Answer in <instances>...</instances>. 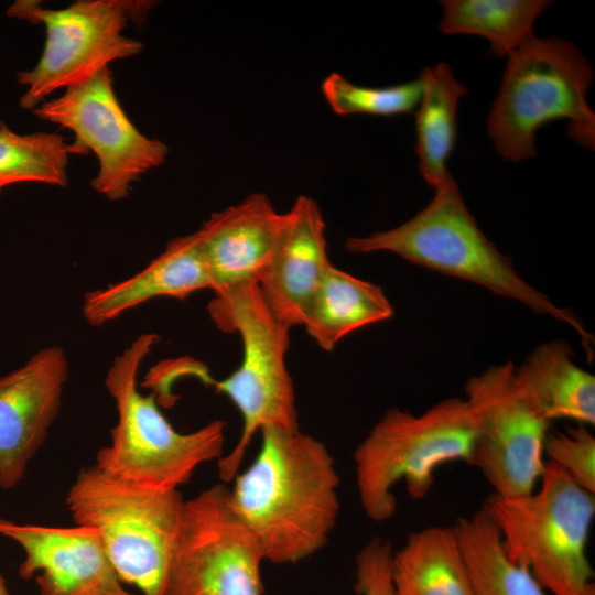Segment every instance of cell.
<instances>
[{"instance_id": "cell-1", "label": "cell", "mask_w": 595, "mask_h": 595, "mask_svg": "<svg viewBox=\"0 0 595 595\" xmlns=\"http://www.w3.org/2000/svg\"><path fill=\"white\" fill-rule=\"evenodd\" d=\"M255 461L238 473L229 504L261 544L264 559L298 563L328 541L338 512L339 476L324 443L267 426Z\"/></svg>"}, {"instance_id": "cell-2", "label": "cell", "mask_w": 595, "mask_h": 595, "mask_svg": "<svg viewBox=\"0 0 595 595\" xmlns=\"http://www.w3.org/2000/svg\"><path fill=\"white\" fill-rule=\"evenodd\" d=\"M431 202L402 225L368 236L349 237L351 253L392 252L430 270L469 281L491 293L519 302L537 314L572 327L581 338L588 363L594 337L570 309L556 305L524 281L512 260L501 253L480 230L451 175L434 188Z\"/></svg>"}, {"instance_id": "cell-3", "label": "cell", "mask_w": 595, "mask_h": 595, "mask_svg": "<svg viewBox=\"0 0 595 595\" xmlns=\"http://www.w3.org/2000/svg\"><path fill=\"white\" fill-rule=\"evenodd\" d=\"M159 336L141 334L119 356L105 385L117 408L111 442L99 450L95 465L117 479L156 490L178 489L204 463L224 453L226 422L214 420L182 433L160 411L155 394H142L138 374Z\"/></svg>"}, {"instance_id": "cell-4", "label": "cell", "mask_w": 595, "mask_h": 595, "mask_svg": "<svg viewBox=\"0 0 595 595\" xmlns=\"http://www.w3.org/2000/svg\"><path fill=\"white\" fill-rule=\"evenodd\" d=\"M482 509L496 526L509 558L549 595H585L594 571L587 542L595 494L547 462L537 487L520 497L491 494Z\"/></svg>"}, {"instance_id": "cell-5", "label": "cell", "mask_w": 595, "mask_h": 595, "mask_svg": "<svg viewBox=\"0 0 595 595\" xmlns=\"http://www.w3.org/2000/svg\"><path fill=\"white\" fill-rule=\"evenodd\" d=\"M593 68L563 39L531 36L511 54L487 117V132L501 158L519 162L536 154V132L567 120V134L594 149L595 115L586 101Z\"/></svg>"}, {"instance_id": "cell-6", "label": "cell", "mask_w": 595, "mask_h": 595, "mask_svg": "<svg viewBox=\"0 0 595 595\" xmlns=\"http://www.w3.org/2000/svg\"><path fill=\"white\" fill-rule=\"evenodd\" d=\"M476 425L465 399L447 398L422 412L388 410L354 453L356 487L365 515L375 522L397 510L393 487L404 480L413 499L424 498L436 470L470 463Z\"/></svg>"}, {"instance_id": "cell-7", "label": "cell", "mask_w": 595, "mask_h": 595, "mask_svg": "<svg viewBox=\"0 0 595 595\" xmlns=\"http://www.w3.org/2000/svg\"><path fill=\"white\" fill-rule=\"evenodd\" d=\"M207 311L217 328L237 333L242 345L241 363L227 378L216 381L198 375L226 394L242 419L238 442L217 461L219 478L229 483L258 432L267 426L299 429L295 392L285 363L291 328L271 314L256 283L215 293Z\"/></svg>"}, {"instance_id": "cell-8", "label": "cell", "mask_w": 595, "mask_h": 595, "mask_svg": "<svg viewBox=\"0 0 595 595\" xmlns=\"http://www.w3.org/2000/svg\"><path fill=\"white\" fill-rule=\"evenodd\" d=\"M66 505L75 524L97 530L123 584L140 595H163L185 505L178 489L140 487L94 464L78 473Z\"/></svg>"}, {"instance_id": "cell-9", "label": "cell", "mask_w": 595, "mask_h": 595, "mask_svg": "<svg viewBox=\"0 0 595 595\" xmlns=\"http://www.w3.org/2000/svg\"><path fill=\"white\" fill-rule=\"evenodd\" d=\"M154 4L145 0H79L63 9L44 8L34 0L11 4L8 17L41 23L46 34L35 67L17 74L18 83L26 87L21 108L33 111L53 91L138 55L143 44L122 32L130 22H143Z\"/></svg>"}, {"instance_id": "cell-10", "label": "cell", "mask_w": 595, "mask_h": 595, "mask_svg": "<svg viewBox=\"0 0 595 595\" xmlns=\"http://www.w3.org/2000/svg\"><path fill=\"white\" fill-rule=\"evenodd\" d=\"M476 436L469 465L500 497H520L538 485L545 464L549 422L519 383L510 361L488 367L465 385Z\"/></svg>"}, {"instance_id": "cell-11", "label": "cell", "mask_w": 595, "mask_h": 595, "mask_svg": "<svg viewBox=\"0 0 595 595\" xmlns=\"http://www.w3.org/2000/svg\"><path fill=\"white\" fill-rule=\"evenodd\" d=\"M264 554L215 484L185 500L163 595H262Z\"/></svg>"}, {"instance_id": "cell-12", "label": "cell", "mask_w": 595, "mask_h": 595, "mask_svg": "<svg viewBox=\"0 0 595 595\" xmlns=\"http://www.w3.org/2000/svg\"><path fill=\"white\" fill-rule=\"evenodd\" d=\"M37 118L71 130L74 145L98 159L91 187L111 201L126 198L132 183L164 163L169 148L141 133L125 112L113 89L110 67L58 98L43 101L33 111Z\"/></svg>"}, {"instance_id": "cell-13", "label": "cell", "mask_w": 595, "mask_h": 595, "mask_svg": "<svg viewBox=\"0 0 595 595\" xmlns=\"http://www.w3.org/2000/svg\"><path fill=\"white\" fill-rule=\"evenodd\" d=\"M68 377L60 346L34 354L0 377V487L12 488L24 476L55 421Z\"/></svg>"}, {"instance_id": "cell-14", "label": "cell", "mask_w": 595, "mask_h": 595, "mask_svg": "<svg viewBox=\"0 0 595 595\" xmlns=\"http://www.w3.org/2000/svg\"><path fill=\"white\" fill-rule=\"evenodd\" d=\"M0 536L24 551L19 575L40 595H129L94 528L46 527L0 518Z\"/></svg>"}, {"instance_id": "cell-15", "label": "cell", "mask_w": 595, "mask_h": 595, "mask_svg": "<svg viewBox=\"0 0 595 595\" xmlns=\"http://www.w3.org/2000/svg\"><path fill=\"white\" fill-rule=\"evenodd\" d=\"M284 213L263 193L212 214L196 231L210 290L258 284L275 252Z\"/></svg>"}, {"instance_id": "cell-16", "label": "cell", "mask_w": 595, "mask_h": 595, "mask_svg": "<svg viewBox=\"0 0 595 595\" xmlns=\"http://www.w3.org/2000/svg\"><path fill=\"white\" fill-rule=\"evenodd\" d=\"M331 264L321 208L311 197L299 196L284 213L279 244L258 283L271 314L290 328L303 326Z\"/></svg>"}, {"instance_id": "cell-17", "label": "cell", "mask_w": 595, "mask_h": 595, "mask_svg": "<svg viewBox=\"0 0 595 595\" xmlns=\"http://www.w3.org/2000/svg\"><path fill=\"white\" fill-rule=\"evenodd\" d=\"M210 289L196 231L171 240L164 251L134 275L86 293L83 316L100 326L155 298L185 299Z\"/></svg>"}, {"instance_id": "cell-18", "label": "cell", "mask_w": 595, "mask_h": 595, "mask_svg": "<svg viewBox=\"0 0 595 595\" xmlns=\"http://www.w3.org/2000/svg\"><path fill=\"white\" fill-rule=\"evenodd\" d=\"M564 340H551L534 348L515 367L516 377L542 415L549 421L571 420L595 424V377L574 361Z\"/></svg>"}, {"instance_id": "cell-19", "label": "cell", "mask_w": 595, "mask_h": 595, "mask_svg": "<svg viewBox=\"0 0 595 595\" xmlns=\"http://www.w3.org/2000/svg\"><path fill=\"white\" fill-rule=\"evenodd\" d=\"M391 578L396 595H473L454 527L410 533L392 553Z\"/></svg>"}, {"instance_id": "cell-20", "label": "cell", "mask_w": 595, "mask_h": 595, "mask_svg": "<svg viewBox=\"0 0 595 595\" xmlns=\"http://www.w3.org/2000/svg\"><path fill=\"white\" fill-rule=\"evenodd\" d=\"M393 309L379 285L328 267L303 326L323 350L329 351L349 334L389 320Z\"/></svg>"}, {"instance_id": "cell-21", "label": "cell", "mask_w": 595, "mask_h": 595, "mask_svg": "<svg viewBox=\"0 0 595 595\" xmlns=\"http://www.w3.org/2000/svg\"><path fill=\"white\" fill-rule=\"evenodd\" d=\"M419 78L422 95L416 110L415 151L420 174L435 188L451 176L446 163L456 139V110L467 89L445 63L424 67Z\"/></svg>"}, {"instance_id": "cell-22", "label": "cell", "mask_w": 595, "mask_h": 595, "mask_svg": "<svg viewBox=\"0 0 595 595\" xmlns=\"http://www.w3.org/2000/svg\"><path fill=\"white\" fill-rule=\"evenodd\" d=\"M468 569L473 595H549L507 554L494 522L480 508L453 526Z\"/></svg>"}, {"instance_id": "cell-23", "label": "cell", "mask_w": 595, "mask_h": 595, "mask_svg": "<svg viewBox=\"0 0 595 595\" xmlns=\"http://www.w3.org/2000/svg\"><path fill=\"white\" fill-rule=\"evenodd\" d=\"M550 3L545 0H443L440 30L446 34L483 36L500 58L533 36L534 22Z\"/></svg>"}, {"instance_id": "cell-24", "label": "cell", "mask_w": 595, "mask_h": 595, "mask_svg": "<svg viewBox=\"0 0 595 595\" xmlns=\"http://www.w3.org/2000/svg\"><path fill=\"white\" fill-rule=\"evenodd\" d=\"M72 154L84 153L57 133L19 134L0 121V193L18 183L66 186Z\"/></svg>"}, {"instance_id": "cell-25", "label": "cell", "mask_w": 595, "mask_h": 595, "mask_svg": "<svg viewBox=\"0 0 595 595\" xmlns=\"http://www.w3.org/2000/svg\"><path fill=\"white\" fill-rule=\"evenodd\" d=\"M322 93L331 109L339 116H396L418 108L422 83L418 77L400 85L365 87L350 83L338 73H332L323 80Z\"/></svg>"}, {"instance_id": "cell-26", "label": "cell", "mask_w": 595, "mask_h": 595, "mask_svg": "<svg viewBox=\"0 0 595 595\" xmlns=\"http://www.w3.org/2000/svg\"><path fill=\"white\" fill-rule=\"evenodd\" d=\"M544 458L564 470L575 483L595 494V436L589 426L576 424L564 432L549 431Z\"/></svg>"}, {"instance_id": "cell-27", "label": "cell", "mask_w": 595, "mask_h": 595, "mask_svg": "<svg viewBox=\"0 0 595 595\" xmlns=\"http://www.w3.org/2000/svg\"><path fill=\"white\" fill-rule=\"evenodd\" d=\"M392 547L374 538L357 553L355 589L359 595H396L391 578Z\"/></svg>"}, {"instance_id": "cell-28", "label": "cell", "mask_w": 595, "mask_h": 595, "mask_svg": "<svg viewBox=\"0 0 595 595\" xmlns=\"http://www.w3.org/2000/svg\"><path fill=\"white\" fill-rule=\"evenodd\" d=\"M0 595H12L7 586L6 580L0 574Z\"/></svg>"}, {"instance_id": "cell-29", "label": "cell", "mask_w": 595, "mask_h": 595, "mask_svg": "<svg viewBox=\"0 0 595 595\" xmlns=\"http://www.w3.org/2000/svg\"><path fill=\"white\" fill-rule=\"evenodd\" d=\"M585 595H595V583L589 586Z\"/></svg>"}, {"instance_id": "cell-30", "label": "cell", "mask_w": 595, "mask_h": 595, "mask_svg": "<svg viewBox=\"0 0 595 595\" xmlns=\"http://www.w3.org/2000/svg\"><path fill=\"white\" fill-rule=\"evenodd\" d=\"M129 595H140V594L130 593Z\"/></svg>"}]
</instances>
